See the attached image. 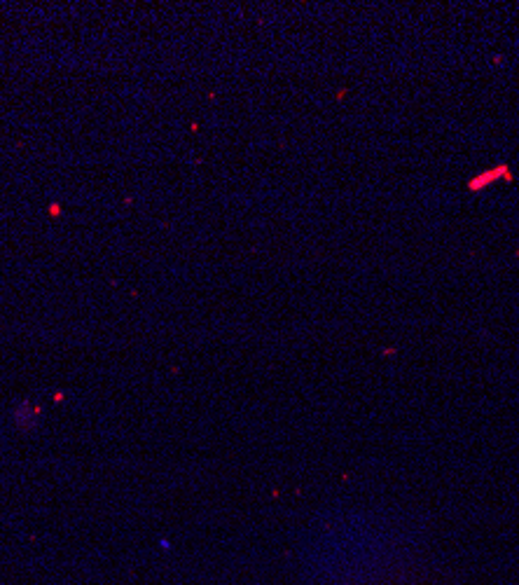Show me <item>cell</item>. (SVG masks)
<instances>
[{
    "mask_svg": "<svg viewBox=\"0 0 519 585\" xmlns=\"http://www.w3.org/2000/svg\"><path fill=\"white\" fill-rule=\"evenodd\" d=\"M498 178H505V181H512V176H510V169H508V164L496 166V169H491V171H484V173H480V176H477V178H473V181L468 183V188H470V190H480V188H484V185H489V183L498 181Z\"/></svg>",
    "mask_w": 519,
    "mask_h": 585,
    "instance_id": "6da1fadb",
    "label": "cell"
}]
</instances>
